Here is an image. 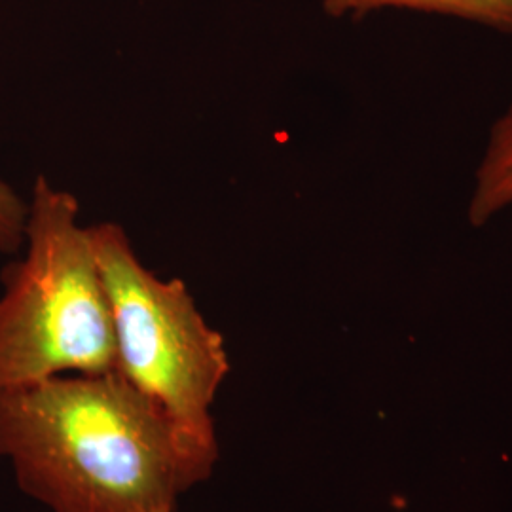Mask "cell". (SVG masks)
Listing matches in <instances>:
<instances>
[{
  "label": "cell",
  "instance_id": "7a4b0ae2",
  "mask_svg": "<svg viewBox=\"0 0 512 512\" xmlns=\"http://www.w3.org/2000/svg\"><path fill=\"white\" fill-rule=\"evenodd\" d=\"M78 215L74 194L38 175L25 255L0 274V387L116 372L109 300Z\"/></svg>",
  "mask_w": 512,
  "mask_h": 512
},
{
  "label": "cell",
  "instance_id": "5b68a950",
  "mask_svg": "<svg viewBox=\"0 0 512 512\" xmlns=\"http://www.w3.org/2000/svg\"><path fill=\"white\" fill-rule=\"evenodd\" d=\"M384 10L459 19L512 35V0H323V12L334 19H361Z\"/></svg>",
  "mask_w": 512,
  "mask_h": 512
},
{
  "label": "cell",
  "instance_id": "277c9868",
  "mask_svg": "<svg viewBox=\"0 0 512 512\" xmlns=\"http://www.w3.org/2000/svg\"><path fill=\"white\" fill-rule=\"evenodd\" d=\"M509 209H512V99L507 109L495 118L476 165L467 203V222L473 228H484Z\"/></svg>",
  "mask_w": 512,
  "mask_h": 512
},
{
  "label": "cell",
  "instance_id": "3957f363",
  "mask_svg": "<svg viewBox=\"0 0 512 512\" xmlns=\"http://www.w3.org/2000/svg\"><path fill=\"white\" fill-rule=\"evenodd\" d=\"M90 238L109 300L116 372L188 429L217 440L211 406L230 372L222 334L181 279L143 266L120 224H93Z\"/></svg>",
  "mask_w": 512,
  "mask_h": 512
},
{
  "label": "cell",
  "instance_id": "6da1fadb",
  "mask_svg": "<svg viewBox=\"0 0 512 512\" xmlns=\"http://www.w3.org/2000/svg\"><path fill=\"white\" fill-rule=\"evenodd\" d=\"M0 458L52 512H175L219 459L118 372L0 387Z\"/></svg>",
  "mask_w": 512,
  "mask_h": 512
},
{
  "label": "cell",
  "instance_id": "8992f818",
  "mask_svg": "<svg viewBox=\"0 0 512 512\" xmlns=\"http://www.w3.org/2000/svg\"><path fill=\"white\" fill-rule=\"evenodd\" d=\"M29 203L0 177V253H16L25 243Z\"/></svg>",
  "mask_w": 512,
  "mask_h": 512
}]
</instances>
